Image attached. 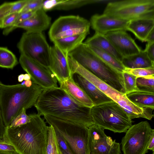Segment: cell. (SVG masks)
Masks as SVG:
<instances>
[{"label": "cell", "instance_id": "6da1fadb", "mask_svg": "<svg viewBox=\"0 0 154 154\" xmlns=\"http://www.w3.org/2000/svg\"><path fill=\"white\" fill-rule=\"evenodd\" d=\"M34 106L40 116H51L88 128L94 124L91 108L75 102L60 87L43 90Z\"/></svg>", "mask_w": 154, "mask_h": 154}, {"label": "cell", "instance_id": "7a4b0ae2", "mask_svg": "<svg viewBox=\"0 0 154 154\" xmlns=\"http://www.w3.org/2000/svg\"><path fill=\"white\" fill-rule=\"evenodd\" d=\"M29 115V122L15 127H6L4 140L19 154H47L48 126L38 113Z\"/></svg>", "mask_w": 154, "mask_h": 154}, {"label": "cell", "instance_id": "3957f363", "mask_svg": "<svg viewBox=\"0 0 154 154\" xmlns=\"http://www.w3.org/2000/svg\"><path fill=\"white\" fill-rule=\"evenodd\" d=\"M44 89L32 82L27 87L21 84L8 85L0 82V109L6 127L24 108L34 106Z\"/></svg>", "mask_w": 154, "mask_h": 154}, {"label": "cell", "instance_id": "277c9868", "mask_svg": "<svg viewBox=\"0 0 154 154\" xmlns=\"http://www.w3.org/2000/svg\"><path fill=\"white\" fill-rule=\"evenodd\" d=\"M68 54L99 79L118 91L126 94L122 73L102 60L84 42Z\"/></svg>", "mask_w": 154, "mask_h": 154}, {"label": "cell", "instance_id": "5b68a950", "mask_svg": "<svg viewBox=\"0 0 154 154\" xmlns=\"http://www.w3.org/2000/svg\"><path fill=\"white\" fill-rule=\"evenodd\" d=\"M43 116L46 122L63 138L71 154H90L88 128L51 116Z\"/></svg>", "mask_w": 154, "mask_h": 154}, {"label": "cell", "instance_id": "8992f818", "mask_svg": "<svg viewBox=\"0 0 154 154\" xmlns=\"http://www.w3.org/2000/svg\"><path fill=\"white\" fill-rule=\"evenodd\" d=\"M91 113L94 124L114 133L125 132L132 125L126 112L113 101L93 106Z\"/></svg>", "mask_w": 154, "mask_h": 154}, {"label": "cell", "instance_id": "52a82bcc", "mask_svg": "<svg viewBox=\"0 0 154 154\" xmlns=\"http://www.w3.org/2000/svg\"><path fill=\"white\" fill-rule=\"evenodd\" d=\"M103 14L127 21L140 18H154V0L111 2L107 4Z\"/></svg>", "mask_w": 154, "mask_h": 154}, {"label": "cell", "instance_id": "ba28073f", "mask_svg": "<svg viewBox=\"0 0 154 154\" xmlns=\"http://www.w3.org/2000/svg\"><path fill=\"white\" fill-rule=\"evenodd\" d=\"M20 54L49 68L50 46L42 32H26L17 44Z\"/></svg>", "mask_w": 154, "mask_h": 154}, {"label": "cell", "instance_id": "9c48e42d", "mask_svg": "<svg viewBox=\"0 0 154 154\" xmlns=\"http://www.w3.org/2000/svg\"><path fill=\"white\" fill-rule=\"evenodd\" d=\"M154 131L146 121L132 125L122 140L123 154H146L150 137Z\"/></svg>", "mask_w": 154, "mask_h": 154}, {"label": "cell", "instance_id": "30bf717a", "mask_svg": "<svg viewBox=\"0 0 154 154\" xmlns=\"http://www.w3.org/2000/svg\"><path fill=\"white\" fill-rule=\"evenodd\" d=\"M90 22L78 15L60 16L51 26L48 32L50 40L83 33H89Z\"/></svg>", "mask_w": 154, "mask_h": 154}, {"label": "cell", "instance_id": "8fae6325", "mask_svg": "<svg viewBox=\"0 0 154 154\" xmlns=\"http://www.w3.org/2000/svg\"><path fill=\"white\" fill-rule=\"evenodd\" d=\"M69 63L72 75L77 73L84 77L122 109H125L130 105L131 102L125 94L118 91L99 79L73 59H69Z\"/></svg>", "mask_w": 154, "mask_h": 154}, {"label": "cell", "instance_id": "7c38bea8", "mask_svg": "<svg viewBox=\"0 0 154 154\" xmlns=\"http://www.w3.org/2000/svg\"><path fill=\"white\" fill-rule=\"evenodd\" d=\"M19 61L32 81L44 90L58 87L57 81L49 68L22 54Z\"/></svg>", "mask_w": 154, "mask_h": 154}, {"label": "cell", "instance_id": "4fadbf2b", "mask_svg": "<svg viewBox=\"0 0 154 154\" xmlns=\"http://www.w3.org/2000/svg\"><path fill=\"white\" fill-rule=\"evenodd\" d=\"M89 128L90 154H120V144L107 136L103 128L93 124Z\"/></svg>", "mask_w": 154, "mask_h": 154}, {"label": "cell", "instance_id": "5bb4252c", "mask_svg": "<svg viewBox=\"0 0 154 154\" xmlns=\"http://www.w3.org/2000/svg\"><path fill=\"white\" fill-rule=\"evenodd\" d=\"M49 68L59 84L72 76L68 62V53L55 45L50 46Z\"/></svg>", "mask_w": 154, "mask_h": 154}, {"label": "cell", "instance_id": "9a60e30c", "mask_svg": "<svg viewBox=\"0 0 154 154\" xmlns=\"http://www.w3.org/2000/svg\"><path fill=\"white\" fill-rule=\"evenodd\" d=\"M129 21L115 18L106 14H95L91 18L90 25L95 33L103 35L119 31H127Z\"/></svg>", "mask_w": 154, "mask_h": 154}, {"label": "cell", "instance_id": "2e32d148", "mask_svg": "<svg viewBox=\"0 0 154 154\" xmlns=\"http://www.w3.org/2000/svg\"><path fill=\"white\" fill-rule=\"evenodd\" d=\"M105 35L123 57L138 54L142 50L125 31H115Z\"/></svg>", "mask_w": 154, "mask_h": 154}, {"label": "cell", "instance_id": "e0dca14e", "mask_svg": "<svg viewBox=\"0 0 154 154\" xmlns=\"http://www.w3.org/2000/svg\"><path fill=\"white\" fill-rule=\"evenodd\" d=\"M51 21V17L42 8L36 11L31 17L19 24L16 28H22L29 32H42L49 27Z\"/></svg>", "mask_w": 154, "mask_h": 154}, {"label": "cell", "instance_id": "ac0fdd59", "mask_svg": "<svg viewBox=\"0 0 154 154\" xmlns=\"http://www.w3.org/2000/svg\"><path fill=\"white\" fill-rule=\"evenodd\" d=\"M72 77L75 82L90 98L94 106L113 101L94 85L81 75L74 73Z\"/></svg>", "mask_w": 154, "mask_h": 154}, {"label": "cell", "instance_id": "d6986e66", "mask_svg": "<svg viewBox=\"0 0 154 154\" xmlns=\"http://www.w3.org/2000/svg\"><path fill=\"white\" fill-rule=\"evenodd\" d=\"M60 85V87L77 103L91 108L94 106L92 101L75 82L72 76L62 82Z\"/></svg>", "mask_w": 154, "mask_h": 154}, {"label": "cell", "instance_id": "ffe728a7", "mask_svg": "<svg viewBox=\"0 0 154 154\" xmlns=\"http://www.w3.org/2000/svg\"><path fill=\"white\" fill-rule=\"evenodd\" d=\"M102 1L97 0H44L42 9L45 11L52 10H68Z\"/></svg>", "mask_w": 154, "mask_h": 154}, {"label": "cell", "instance_id": "44dd1931", "mask_svg": "<svg viewBox=\"0 0 154 154\" xmlns=\"http://www.w3.org/2000/svg\"><path fill=\"white\" fill-rule=\"evenodd\" d=\"M154 29V18H143L129 22L127 30L133 33L135 37L142 42L146 38L151 31Z\"/></svg>", "mask_w": 154, "mask_h": 154}, {"label": "cell", "instance_id": "7402d4cb", "mask_svg": "<svg viewBox=\"0 0 154 154\" xmlns=\"http://www.w3.org/2000/svg\"><path fill=\"white\" fill-rule=\"evenodd\" d=\"M89 46L97 48L106 52L121 61L123 57L117 51L105 35L95 33L84 42Z\"/></svg>", "mask_w": 154, "mask_h": 154}, {"label": "cell", "instance_id": "603a6c76", "mask_svg": "<svg viewBox=\"0 0 154 154\" xmlns=\"http://www.w3.org/2000/svg\"><path fill=\"white\" fill-rule=\"evenodd\" d=\"M122 63L126 68H154V62L148 57L144 50L138 53L123 57Z\"/></svg>", "mask_w": 154, "mask_h": 154}, {"label": "cell", "instance_id": "cb8c5ba5", "mask_svg": "<svg viewBox=\"0 0 154 154\" xmlns=\"http://www.w3.org/2000/svg\"><path fill=\"white\" fill-rule=\"evenodd\" d=\"M125 95L129 101L140 108H154V93L138 90L127 93Z\"/></svg>", "mask_w": 154, "mask_h": 154}, {"label": "cell", "instance_id": "d4e9b609", "mask_svg": "<svg viewBox=\"0 0 154 154\" xmlns=\"http://www.w3.org/2000/svg\"><path fill=\"white\" fill-rule=\"evenodd\" d=\"M88 35L86 33L78 34L56 39L52 42L60 50L68 53L83 43Z\"/></svg>", "mask_w": 154, "mask_h": 154}, {"label": "cell", "instance_id": "484cf974", "mask_svg": "<svg viewBox=\"0 0 154 154\" xmlns=\"http://www.w3.org/2000/svg\"><path fill=\"white\" fill-rule=\"evenodd\" d=\"M89 46L98 57L114 69L121 73L124 71L125 68L121 61L118 60L110 54L100 49Z\"/></svg>", "mask_w": 154, "mask_h": 154}, {"label": "cell", "instance_id": "4316f807", "mask_svg": "<svg viewBox=\"0 0 154 154\" xmlns=\"http://www.w3.org/2000/svg\"><path fill=\"white\" fill-rule=\"evenodd\" d=\"M18 63L15 55L7 48L0 47V67L12 69Z\"/></svg>", "mask_w": 154, "mask_h": 154}, {"label": "cell", "instance_id": "83f0119b", "mask_svg": "<svg viewBox=\"0 0 154 154\" xmlns=\"http://www.w3.org/2000/svg\"><path fill=\"white\" fill-rule=\"evenodd\" d=\"M48 140L47 154H61L57 140L55 131L51 126H48Z\"/></svg>", "mask_w": 154, "mask_h": 154}, {"label": "cell", "instance_id": "f1b7e54d", "mask_svg": "<svg viewBox=\"0 0 154 154\" xmlns=\"http://www.w3.org/2000/svg\"><path fill=\"white\" fill-rule=\"evenodd\" d=\"M136 84L138 90L154 93V75L137 78Z\"/></svg>", "mask_w": 154, "mask_h": 154}, {"label": "cell", "instance_id": "f546056e", "mask_svg": "<svg viewBox=\"0 0 154 154\" xmlns=\"http://www.w3.org/2000/svg\"><path fill=\"white\" fill-rule=\"evenodd\" d=\"M126 94L134 91H138L137 87V77L125 71L122 73Z\"/></svg>", "mask_w": 154, "mask_h": 154}, {"label": "cell", "instance_id": "4dcf8cb0", "mask_svg": "<svg viewBox=\"0 0 154 154\" xmlns=\"http://www.w3.org/2000/svg\"><path fill=\"white\" fill-rule=\"evenodd\" d=\"M35 12H28L20 13L14 24L10 27L4 29L3 32V34L5 35H8L16 29V26L19 24L32 16Z\"/></svg>", "mask_w": 154, "mask_h": 154}, {"label": "cell", "instance_id": "1f68e13d", "mask_svg": "<svg viewBox=\"0 0 154 154\" xmlns=\"http://www.w3.org/2000/svg\"><path fill=\"white\" fill-rule=\"evenodd\" d=\"M26 110L23 108L20 113L14 119L8 127H15L29 122L31 121L30 116L29 115L26 114Z\"/></svg>", "mask_w": 154, "mask_h": 154}, {"label": "cell", "instance_id": "d6a6232c", "mask_svg": "<svg viewBox=\"0 0 154 154\" xmlns=\"http://www.w3.org/2000/svg\"><path fill=\"white\" fill-rule=\"evenodd\" d=\"M124 71L138 77L154 75V68L130 69L125 68Z\"/></svg>", "mask_w": 154, "mask_h": 154}, {"label": "cell", "instance_id": "836d02e7", "mask_svg": "<svg viewBox=\"0 0 154 154\" xmlns=\"http://www.w3.org/2000/svg\"><path fill=\"white\" fill-rule=\"evenodd\" d=\"M44 0H29L21 12H35L42 8Z\"/></svg>", "mask_w": 154, "mask_h": 154}, {"label": "cell", "instance_id": "e575fe53", "mask_svg": "<svg viewBox=\"0 0 154 154\" xmlns=\"http://www.w3.org/2000/svg\"><path fill=\"white\" fill-rule=\"evenodd\" d=\"M29 0H23L11 2L9 14L20 13Z\"/></svg>", "mask_w": 154, "mask_h": 154}, {"label": "cell", "instance_id": "d590c367", "mask_svg": "<svg viewBox=\"0 0 154 154\" xmlns=\"http://www.w3.org/2000/svg\"><path fill=\"white\" fill-rule=\"evenodd\" d=\"M19 13L9 14L4 18L2 28L6 29L11 26L14 23Z\"/></svg>", "mask_w": 154, "mask_h": 154}, {"label": "cell", "instance_id": "8d00e7d4", "mask_svg": "<svg viewBox=\"0 0 154 154\" xmlns=\"http://www.w3.org/2000/svg\"><path fill=\"white\" fill-rule=\"evenodd\" d=\"M11 2H5L0 5V28H2L4 18L10 13Z\"/></svg>", "mask_w": 154, "mask_h": 154}, {"label": "cell", "instance_id": "74e56055", "mask_svg": "<svg viewBox=\"0 0 154 154\" xmlns=\"http://www.w3.org/2000/svg\"><path fill=\"white\" fill-rule=\"evenodd\" d=\"M16 152L14 146L5 140L0 141V152Z\"/></svg>", "mask_w": 154, "mask_h": 154}, {"label": "cell", "instance_id": "f35d334b", "mask_svg": "<svg viewBox=\"0 0 154 154\" xmlns=\"http://www.w3.org/2000/svg\"><path fill=\"white\" fill-rule=\"evenodd\" d=\"M144 50L150 60L154 62V42L147 43Z\"/></svg>", "mask_w": 154, "mask_h": 154}, {"label": "cell", "instance_id": "ab89813d", "mask_svg": "<svg viewBox=\"0 0 154 154\" xmlns=\"http://www.w3.org/2000/svg\"><path fill=\"white\" fill-rule=\"evenodd\" d=\"M6 128L3 121L0 109V141L5 140Z\"/></svg>", "mask_w": 154, "mask_h": 154}, {"label": "cell", "instance_id": "60d3db41", "mask_svg": "<svg viewBox=\"0 0 154 154\" xmlns=\"http://www.w3.org/2000/svg\"><path fill=\"white\" fill-rule=\"evenodd\" d=\"M148 149L152 150L153 152H154V131L152 132L150 137Z\"/></svg>", "mask_w": 154, "mask_h": 154}, {"label": "cell", "instance_id": "b9f144b4", "mask_svg": "<svg viewBox=\"0 0 154 154\" xmlns=\"http://www.w3.org/2000/svg\"><path fill=\"white\" fill-rule=\"evenodd\" d=\"M145 42L147 43L154 42V29H152L146 37Z\"/></svg>", "mask_w": 154, "mask_h": 154}, {"label": "cell", "instance_id": "7bdbcfd3", "mask_svg": "<svg viewBox=\"0 0 154 154\" xmlns=\"http://www.w3.org/2000/svg\"><path fill=\"white\" fill-rule=\"evenodd\" d=\"M32 82H33L31 80L24 81V85L27 87H30L32 86Z\"/></svg>", "mask_w": 154, "mask_h": 154}, {"label": "cell", "instance_id": "ee69618b", "mask_svg": "<svg viewBox=\"0 0 154 154\" xmlns=\"http://www.w3.org/2000/svg\"><path fill=\"white\" fill-rule=\"evenodd\" d=\"M24 78V74H21L18 75V82H22L23 81Z\"/></svg>", "mask_w": 154, "mask_h": 154}, {"label": "cell", "instance_id": "f6af8a7d", "mask_svg": "<svg viewBox=\"0 0 154 154\" xmlns=\"http://www.w3.org/2000/svg\"><path fill=\"white\" fill-rule=\"evenodd\" d=\"M0 154H19L16 152L9 151L0 152Z\"/></svg>", "mask_w": 154, "mask_h": 154}, {"label": "cell", "instance_id": "bcb514c9", "mask_svg": "<svg viewBox=\"0 0 154 154\" xmlns=\"http://www.w3.org/2000/svg\"><path fill=\"white\" fill-rule=\"evenodd\" d=\"M24 81L31 80V77L29 74L26 73L24 74Z\"/></svg>", "mask_w": 154, "mask_h": 154}, {"label": "cell", "instance_id": "7dc6e473", "mask_svg": "<svg viewBox=\"0 0 154 154\" xmlns=\"http://www.w3.org/2000/svg\"><path fill=\"white\" fill-rule=\"evenodd\" d=\"M61 152V154H70L69 152H65L63 150H60Z\"/></svg>", "mask_w": 154, "mask_h": 154}, {"label": "cell", "instance_id": "c3c4849f", "mask_svg": "<svg viewBox=\"0 0 154 154\" xmlns=\"http://www.w3.org/2000/svg\"><path fill=\"white\" fill-rule=\"evenodd\" d=\"M152 154H154V152H153L152 153Z\"/></svg>", "mask_w": 154, "mask_h": 154}]
</instances>
